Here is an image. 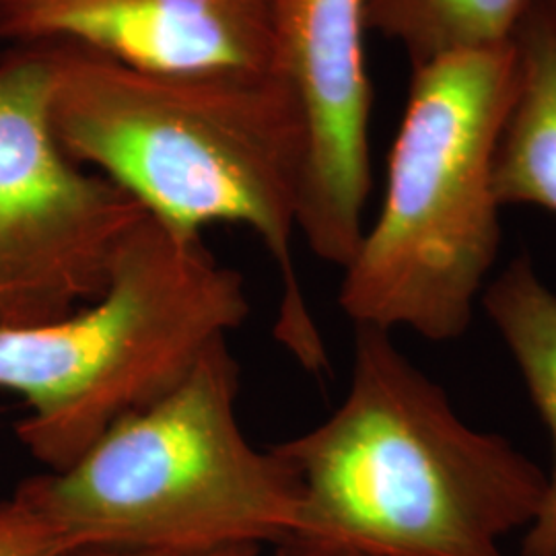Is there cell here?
<instances>
[{
  "label": "cell",
  "mask_w": 556,
  "mask_h": 556,
  "mask_svg": "<svg viewBox=\"0 0 556 556\" xmlns=\"http://www.w3.org/2000/svg\"><path fill=\"white\" fill-rule=\"evenodd\" d=\"M46 46L62 151L178 233L233 223L258 236L280 275L273 334L305 371L326 374L293 256L307 139L289 83L275 68L161 73Z\"/></svg>",
  "instance_id": "6da1fadb"
},
{
  "label": "cell",
  "mask_w": 556,
  "mask_h": 556,
  "mask_svg": "<svg viewBox=\"0 0 556 556\" xmlns=\"http://www.w3.org/2000/svg\"><path fill=\"white\" fill-rule=\"evenodd\" d=\"M275 447L301 480L298 526L275 556H505L546 493V470L470 427L371 326H355L337 410Z\"/></svg>",
  "instance_id": "7a4b0ae2"
},
{
  "label": "cell",
  "mask_w": 556,
  "mask_h": 556,
  "mask_svg": "<svg viewBox=\"0 0 556 556\" xmlns=\"http://www.w3.org/2000/svg\"><path fill=\"white\" fill-rule=\"evenodd\" d=\"M241 367L220 338L165 396L108 429L13 497L71 555L83 551H277L298 526L301 480L239 422Z\"/></svg>",
  "instance_id": "3957f363"
},
{
  "label": "cell",
  "mask_w": 556,
  "mask_h": 556,
  "mask_svg": "<svg viewBox=\"0 0 556 556\" xmlns=\"http://www.w3.org/2000/svg\"><path fill=\"white\" fill-rule=\"evenodd\" d=\"M514 91V50L413 68L378 219L342 270L338 305L355 326L464 337L501 248L495 157Z\"/></svg>",
  "instance_id": "277c9868"
},
{
  "label": "cell",
  "mask_w": 556,
  "mask_h": 556,
  "mask_svg": "<svg viewBox=\"0 0 556 556\" xmlns=\"http://www.w3.org/2000/svg\"><path fill=\"white\" fill-rule=\"evenodd\" d=\"M250 316L245 280L200 236L151 215L122 239L100 298L66 316L0 326V390L29 413L23 447L62 470L122 418L165 396Z\"/></svg>",
  "instance_id": "5b68a950"
},
{
  "label": "cell",
  "mask_w": 556,
  "mask_h": 556,
  "mask_svg": "<svg viewBox=\"0 0 556 556\" xmlns=\"http://www.w3.org/2000/svg\"><path fill=\"white\" fill-rule=\"evenodd\" d=\"M52 91L48 46L0 56V326L60 318L100 298L122 239L147 215L62 151Z\"/></svg>",
  "instance_id": "8992f818"
},
{
  "label": "cell",
  "mask_w": 556,
  "mask_h": 556,
  "mask_svg": "<svg viewBox=\"0 0 556 556\" xmlns=\"http://www.w3.org/2000/svg\"><path fill=\"white\" fill-rule=\"evenodd\" d=\"M367 0H270L273 68L299 103L305 176L299 233L319 260L346 268L365 233L371 190Z\"/></svg>",
  "instance_id": "52a82bcc"
},
{
  "label": "cell",
  "mask_w": 556,
  "mask_h": 556,
  "mask_svg": "<svg viewBox=\"0 0 556 556\" xmlns=\"http://www.w3.org/2000/svg\"><path fill=\"white\" fill-rule=\"evenodd\" d=\"M0 41L161 73L273 68L270 0H0Z\"/></svg>",
  "instance_id": "ba28073f"
},
{
  "label": "cell",
  "mask_w": 556,
  "mask_h": 556,
  "mask_svg": "<svg viewBox=\"0 0 556 556\" xmlns=\"http://www.w3.org/2000/svg\"><path fill=\"white\" fill-rule=\"evenodd\" d=\"M514 91L495 157L505 206L556 215V2L532 0L511 41Z\"/></svg>",
  "instance_id": "9c48e42d"
},
{
  "label": "cell",
  "mask_w": 556,
  "mask_h": 556,
  "mask_svg": "<svg viewBox=\"0 0 556 556\" xmlns=\"http://www.w3.org/2000/svg\"><path fill=\"white\" fill-rule=\"evenodd\" d=\"M480 307L505 342L551 435L546 493L523 532L521 556H556V293L532 260L517 256L482 291Z\"/></svg>",
  "instance_id": "30bf717a"
},
{
  "label": "cell",
  "mask_w": 556,
  "mask_h": 556,
  "mask_svg": "<svg viewBox=\"0 0 556 556\" xmlns=\"http://www.w3.org/2000/svg\"><path fill=\"white\" fill-rule=\"evenodd\" d=\"M532 0H367V29L394 41L410 66L507 48Z\"/></svg>",
  "instance_id": "8fae6325"
},
{
  "label": "cell",
  "mask_w": 556,
  "mask_h": 556,
  "mask_svg": "<svg viewBox=\"0 0 556 556\" xmlns=\"http://www.w3.org/2000/svg\"><path fill=\"white\" fill-rule=\"evenodd\" d=\"M0 556H73L20 498L0 503Z\"/></svg>",
  "instance_id": "7c38bea8"
},
{
  "label": "cell",
  "mask_w": 556,
  "mask_h": 556,
  "mask_svg": "<svg viewBox=\"0 0 556 556\" xmlns=\"http://www.w3.org/2000/svg\"><path fill=\"white\" fill-rule=\"evenodd\" d=\"M73 556H275V553L262 546H223V548H208V551H83Z\"/></svg>",
  "instance_id": "4fadbf2b"
},
{
  "label": "cell",
  "mask_w": 556,
  "mask_h": 556,
  "mask_svg": "<svg viewBox=\"0 0 556 556\" xmlns=\"http://www.w3.org/2000/svg\"><path fill=\"white\" fill-rule=\"evenodd\" d=\"M551 2H556V0H551Z\"/></svg>",
  "instance_id": "5bb4252c"
}]
</instances>
